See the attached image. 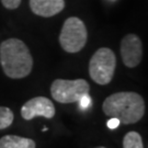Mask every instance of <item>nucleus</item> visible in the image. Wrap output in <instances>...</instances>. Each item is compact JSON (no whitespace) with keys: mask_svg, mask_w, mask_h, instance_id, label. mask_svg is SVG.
Masks as SVG:
<instances>
[{"mask_svg":"<svg viewBox=\"0 0 148 148\" xmlns=\"http://www.w3.org/2000/svg\"><path fill=\"white\" fill-rule=\"evenodd\" d=\"M102 110L106 115L116 117L121 124L128 125L142 120L145 114V102L136 92L122 91L109 95L103 101Z\"/></svg>","mask_w":148,"mask_h":148,"instance_id":"nucleus-1","label":"nucleus"},{"mask_svg":"<svg viewBox=\"0 0 148 148\" xmlns=\"http://www.w3.org/2000/svg\"><path fill=\"white\" fill-rule=\"evenodd\" d=\"M0 64L12 79H21L31 74L33 58L25 43L19 38H8L0 44Z\"/></svg>","mask_w":148,"mask_h":148,"instance_id":"nucleus-2","label":"nucleus"},{"mask_svg":"<svg viewBox=\"0 0 148 148\" xmlns=\"http://www.w3.org/2000/svg\"><path fill=\"white\" fill-rule=\"evenodd\" d=\"M116 57L114 52L108 47H101L95 52L89 62V75L95 84L101 86L111 82L115 73Z\"/></svg>","mask_w":148,"mask_h":148,"instance_id":"nucleus-3","label":"nucleus"},{"mask_svg":"<svg viewBox=\"0 0 148 148\" xmlns=\"http://www.w3.org/2000/svg\"><path fill=\"white\" fill-rule=\"evenodd\" d=\"M88 32L85 23L77 16L66 19L59 34V44L67 53H78L85 47Z\"/></svg>","mask_w":148,"mask_h":148,"instance_id":"nucleus-4","label":"nucleus"},{"mask_svg":"<svg viewBox=\"0 0 148 148\" xmlns=\"http://www.w3.org/2000/svg\"><path fill=\"white\" fill-rule=\"evenodd\" d=\"M90 85L85 79H56L51 85V95L59 103L78 102L86 93H89Z\"/></svg>","mask_w":148,"mask_h":148,"instance_id":"nucleus-5","label":"nucleus"},{"mask_svg":"<svg viewBox=\"0 0 148 148\" xmlns=\"http://www.w3.org/2000/svg\"><path fill=\"white\" fill-rule=\"evenodd\" d=\"M55 113L56 110L54 103L45 97H35L30 99L21 108V116L27 121L37 116L52 119Z\"/></svg>","mask_w":148,"mask_h":148,"instance_id":"nucleus-6","label":"nucleus"},{"mask_svg":"<svg viewBox=\"0 0 148 148\" xmlns=\"http://www.w3.org/2000/svg\"><path fill=\"white\" fill-rule=\"evenodd\" d=\"M121 56L123 64L128 68L139 65L143 58V45L140 38L135 34H127L121 42Z\"/></svg>","mask_w":148,"mask_h":148,"instance_id":"nucleus-7","label":"nucleus"},{"mask_svg":"<svg viewBox=\"0 0 148 148\" xmlns=\"http://www.w3.org/2000/svg\"><path fill=\"white\" fill-rule=\"evenodd\" d=\"M65 8V0H30V9L36 16L51 18Z\"/></svg>","mask_w":148,"mask_h":148,"instance_id":"nucleus-8","label":"nucleus"},{"mask_svg":"<svg viewBox=\"0 0 148 148\" xmlns=\"http://www.w3.org/2000/svg\"><path fill=\"white\" fill-rule=\"evenodd\" d=\"M36 144L31 138L18 135H5L0 138V148H35Z\"/></svg>","mask_w":148,"mask_h":148,"instance_id":"nucleus-9","label":"nucleus"},{"mask_svg":"<svg viewBox=\"0 0 148 148\" xmlns=\"http://www.w3.org/2000/svg\"><path fill=\"white\" fill-rule=\"evenodd\" d=\"M123 148H144L143 138L137 132H128L123 138Z\"/></svg>","mask_w":148,"mask_h":148,"instance_id":"nucleus-10","label":"nucleus"},{"mask_svg":"<svg viewBox=\"0 0 148 148\" xmlns=\"http://www.w3.org/2000/svg\"><path fill=\"white\" fill-rule=\"evenodd\" d=\"M14 120L13 112L7 106H0V130H5L12 124Z\"/></svg>","mask_w":148,"mask_h":148,"instance_id":"nucleus-11","label":"nucleus"},{"mask_svg":"<svg viewBox=\"0 0 148 148\" xmlns=\"http://www.w3.org/2000/svg\"><path fill=\"white\" fill-rule=\"evenodd\" d=\"M78 102H79V108L81 110H87L92 104V100H91V97L89 95V93H86L82 95L78 100Z\"/></svg>","mask_w":148,"mask_h":148,"instance_id":"nucleus-12","label":"nucleus"},{"mask_svg":"<svg viewBox=\"0 0 148 148\" xmlns=\"http://www.w3.org/2000/svg\"><path fill=\"white\" fill-rule=\"evenodd\" d=\"M0 1H1L2 5L9 10L16 9L21 3V0H0Z\"/></svg>","mask_w":148,"mask_h":148,"instance_id":"nucleus-13","label":"nucleus"},{"mask_svg":"<svg viewBox=\"0 0 148 148\" xmlns=\"http://www.w3.org/2000/svg\"><path fill=\"white\" fill-rule=\"evenodd\" d=\"M120 121L117 120L116 117H111L109 121L106 122V125H108V127L110 128V130H115V128H117V127L120 126Z\"/></svg>","mask_w":148,"mask_h":148,"instance_id":"nucleus-14","label":"nucleus"},{"mask_svg":"<svg viewBox=\"0 0 148 148\" xmlns=\"http://www.w3.org/2000/svg\"><path fill=\"white\" fill-rule=\"evenodd\" d=\"M95 148H106V147H103V146H98V147H95Z\"/></svg>","mask_w":148,"mask_h":148,"instance_id":"nucleus-15","label":"nucleus"}]
</instances>
